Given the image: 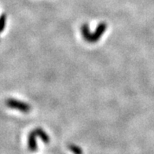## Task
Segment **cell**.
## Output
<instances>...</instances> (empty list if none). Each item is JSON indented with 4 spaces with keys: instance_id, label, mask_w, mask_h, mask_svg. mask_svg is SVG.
Here are the masks:
<instances>
[{
    "instance_id": "6da1fadb",
    "label": "cell",
    "mask_w": 154,
    "mask_h": 154,
    "mask_svg": "<svg viewBox=\"0 0 154 154\" xmlns=\"http://www.w3.org/2000/svg\"><path fill=\"white\" fill-rule=\"evenodd\" d=\"M107 29V24L105 22H101L96 28L95 32L92 33L90 31V28L87 24H83L80 28L82 37L85 41L89 43H95L99 40L102 35L106 32Z\"/></svg>"
},
{
    "instance_id": "7a4b0ae2",
    "label": "cell",
    "mask_w": 154,
    "mask_h": 154,
    "mask_svg": "<svg viewBox=\"0 0 154 154\" xmlns=\"http://www.w3.org/2000/svg\"><path fill=\"white\" fill-rule=\"evenodd\" d=\"M6 106L11 109L18 110L20 112L23 113H29L30 112L32 107L29 104L24 102V101H20V100L14 99L12 97L7 98L5 101Z\"/></svg>"
},
{
    "instance_id": "3957f363",
    "label": "cell",
    "mask_w": 154,
    "mask_h": 154,
    "mask_svg": "<svg viewBox=\"0 0 154 154\" xmlns=\"http://www.w3.org/2000/svg\"><path fill=\"white\" fill-rule=\"evenodd\" d=\"M37 135L34 132V131H31L28 136V148L31 152H35L37 151L38 146H37L36 141Z\"/></svg>"
},
{
    "instance_id": "277c9868",
    "label": "cell",
    "mask_w": 154,
    "mask_h": 154,
    "mask_svg": "<svg viewBox=\"0 0 154 154\" xmlns=\"http://www.w3.org/2000/svg\"><path fill=\"white\" fill-rule=\"evenodd\" d=\"M33 131H34V132L37 135V137H38V138L43 141V143H45V144H48L49 142H50V137H49V134L43 130V128H35V129Z\"/></svg>"
},
{
    "instance_id": "5b68a950",
    "label": "cell",
    "mask_w": 154,
    "mask_h": 154,
    "mask_svg": "<svg viewBox=\"0 0 154 154\" xmlns=\"http://www.w3.org/2000/svg\"><path fill=\"white\" fill-rule=\"evenodd\" d=\"M69 149L72 152L73 154H83V151L81 149V147L76 146L75 144H70L68 146Z\"/></svg>"
},
{
    "instance_id": "8992f818",
    "label": "cell",
    "mask_w": 154,
    "mask_h": 154,
    "mask_svg": "<svg viewBox=\"0 0 154 154\" xmlns=\"http://www.w3.org/2000/svg\"><path fill=\"white\" fill-rule=\"evenodd\" d=\"M6 24V14H2L0 16V33L2 32L5 29Z\"/></svg>"
}]
</instances>
